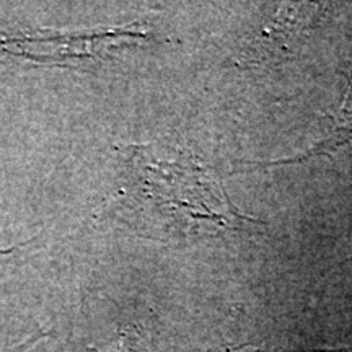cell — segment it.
Masks as SVG:
<instances>
[{"instance_id": "6da1fadb", "label": "cell", "mask_w": 352, "mask_h": 352, "mask_svg": "<svg viewBox=\"0 0 352 352\" xmlns=\"http://www.w3.org/2000/svg\"><path fill=\"white\" fill-rule=\"evenodd\" d=\"M120 189L111 202L121 222L142 236L188 240L264 227L228 199L214 170L192 153L160 142L122 151Z\"/></svg>"}, {"instance_id": "7a4b0ae2", "label": "cell", "mask_w": 352, "mask_h": 352, "mask_svg": "<svg viewBox=\"0 0 352 352\" xmlns=\"http://www.w3.org/2000/svg\"><path fill=\"white\" fill-rule=\"evenodd\" d=\"M321 10L318 3H277L241 50V60L248 65L276 64L315 28Z\"/></svg>"}, {"instance_id": "3957f363", "label": "cell", "mask_w": 352, "mask_h": 352, "mask_svg": "<svg viewBox=\"0 0 352 352\" xmlns=\"http://www.w3.org/2000/svg\"><path fill=\"white\" fill-rule=\"evenodd\" d=\"M331 124H329L327 134L323 139L318 140L315 145H311L307 152L298 153L296 157L279 158V160L270 162H258L250 160L243 162L252 168V166H271V165H290V164H303L310 158L321 157V155H333L340 152L341 148L352 147V65L347 72V85L344 91L338 113L331 116Z\"/></svg>"}, {"instance_id": "277c9868", "label": "cell", "mask_w": 352, "mask_h": 352, "mask_svg": "<svg viewBox=\"0 0 352 352\" xmlns=\"http://www.w3.org/2000/svg\"><path fill=\"white\" fill-rule=\"evenodd\" d=\"M305 352H352V340L342 344L336 346H323V347H314V349H307Z\"/></svg>"}]
</instances>
